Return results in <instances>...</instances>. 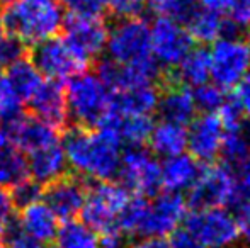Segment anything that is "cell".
<instances>
[{"label":"cell","instance_id":"obj_30","mask_svg":"<svg viewBox=\"0 0 250 248\" xmlns=\"http://www.w3.org/2000/svg\"><path fill=\"white\" fill-rule=\"evenodd\" d=\"M27 175V160L14 146L0 148V187L7 189L16 186Z\"/></svg>","mask_w":250,"mask_h":248},{"label":"cell","instance_id":"obj_49","mask_svg":"<svg viewBox=\"0 0 250 248\" xmlns=\"http://www.w3.org/2000/svg\"><path fill=\"white\" fill-rule=\"evenodd\" d=\"M12 0H0V7H7Z\"/></svg>","mask_w":250,"mask_h":248},{"label":"cell","instance_id":"obj_48","mask_svg":"<svg viewBox=\"0 0 250 248\" xmlns=\"http://www.w3.org/2000/svg\"><path fill=\"white\" fill-rule=\"evenodd\" d=\"M5 26H3V20H2V14H0V39L5 36Z\"/></svg>","mask_w":250,"mask_h":248},{"label":"cell","instance_id":"obj_26","mask_svg":"<svg viewBox=\"0 0 250 248\" xmlns=\"http://www.w3.org/2000/svg\"><path fill=\"white\" fill-rule=\"evenodd\" d=\"M3 78L7 80L10 89L17 94V97L22 102L29 99L36 92L38 87L41 85V82H43V75L38 72V68L29 58H22L21 61L14 63L9 68H5Z\"/></svg>","mask_w":250,"mask_h":248},{"label":"cell","instance_id":"obj_44","mask_svg":"<svg viewBox=\"0 0 250 248\" xmlns=\"http://www.w3.org/2000/svg\"><path fill=\"white\" fill-rule=\"evenodd\" d=\"M179 0H146V5L158 16H170Z\"/></svg>","mask_w":250,"mask_h":248},{"label":"cell","instance_id":"obj_38","mask_svg":"<svg viewBox=\"0 0 250 248\" xmlns=\"http://www.w3.org/2000/svg\"><path fill=\"white\" fill-rule=\"evenodd\" d=\"M146 7V0H107V10L118 20L140 17Z\"/></svg>","mask_w":250,"mask_h":248},{"label":"cell","instance_id":"obj_34","mask_svg":"<svg viewBox=\"0 0 250 248\" xmlns=\"http://www.w3.org/2000/svg\"><path fill=\"white\" fill-rule=\"evenodd\" d=\"M70 17H102L107 12V0H58Z\"/></svg>","mask_w":250,"mask_h":248},{"label":"cell","instance_id":"obj_41","mask_svg":"<svg viewBox=\"0 0 250 248\" xmlns=\"http://www.w3.org/2000/svg\"><path fill=\"white\" fill-rule=\"evenodd\" d=\"M233 100L245 117H250V72L235 85Z\"/></svg>","mask_w":250,"mask_h":248},{"label":"cell","instance_id":"obj_27","mask_svg":"<svg viewBox=\"0 0 250 248\" xmlns=\"http://www.w3.org/2000/svg\"><path fill=\"white\" fill-rule=\"evenodd\" d=\"M192 41L198 43H214L216 39L223 38L225 20L221 14L204 9L203 5L196 10V14L184 24Z\"/></svg>","mask_w":250,"mask_h":248},{"label":"cell","instance_id":"obj_3","mask_svg":"<svg viewBox=\"0 0 250 248\" xmlns=\"http://www.w3.org/2000/svg\"><path fill=\"white\" fill-rule=\"evenodd\" d=\"M68 121L82 128H96L111 107V90L94 72H82L65 89Z\"/></svg>","mask_w":250,"mask_h":248},{"label":"cell","instance_id":"obj_36","mask_svg":"<svg viewBox=\"0 0 250 248\" xmlns=\"http://www.w3.org/2000/svg\"><path fill=\"white\" fill-rule=\"evenodd\" d=\"M27 48L29 46H26L16 36L5 34L0 39V68H9L10 65L21 61L22 58H27V53H29Z\"/></svg>","mask_w":250,"mask_h":248},{"label":"cell","instance_id":"obj_24","mask_svg":"<svg viewBox=\"0 0 250 248\" xmlns=\"http://www.w3.org/2000/svg\"><path fill=\"white\" fill-rule=\"evenodd\" d=\"M148 143L151 152L158 156L170 158V156L181 155L188 148V129L186 126L160 121L158 124H153Z\"/></svg>","mask_w":250,"mask_h":248},{"label":"cell","instance_id":"obj_4","mask_svg":"<svg viewBox=\"0 0 250 248\" xmlns=\"http://www.w3.org/2000/svg\"><path fill=\"white\" fill-rule=\"evenodd\" d=\"M105 53L107 60L118 65L140 68L158 66L151 57L150 24L142 17L118 20L107 33Z\"/></svg>","mask_w":250,"mask_h":248},{"label":"cell","instance_id":"obj_47","mask_svg":"<svg viewBox=\"0 0 250 248\" xmlns=\"http://www.w3.org/2000/svg\"><path fill=\"white\" fill-rule=\"evenodd\" d=\"M240 170H242V184H244L245 189L250 192V156L244 162Z\"/></svg>","mask_w":250,"mask_h":248},{"label":"cell","instance_id":"obj_10","mask_svg":"<svg viewBox=\"0 0 250 248\" xmlns=\"http://www.w3.org/2000/svg\"><path fill=\"white\" fill-rule=\"evenodd\" d=\"M209 55L211 78L221 89H233L250 72L249 48L240 38H220L213 43Z\"/></svg>","mask_w":250,"mask_h":248},{"label":"cell","instance_id":"obj_6","mask_svg":"<svg viewBox=\"0 0 250 248\" xmlns=\"http://www.w3.org/2000/svg\"><path fill=\"white\" fill-rule=\"evenodd\" d=\"M186 229L204 248H235L240 240L237 218L225 208H201L186 214Z\"/></svg>","mask_w":250,"mask_h":248},{"label":"cell","instance_id":"obj_25","mask_svg":"<svg viewBox=\"0 0 250 248\" xmlns=\"http://www.w3.org/2000/svg\"><path fill=\"white\" fill-rule=\"evenodd\" d=\"M174 80L188 89H194L203 83L209 82V55L203 48H191L188 55L175 66Z\"/></svg>","mask_w":250,"mask_h":248},{"label":"cell","instance_id":"obj_32","mask_svg":"<svg viewBox=\"0 0 250 248\" xmlns=\"http://www.w3.org/2000/svg\"><path fill=\"white\" fill-rule=\"evenodd\" d=\"M233 209V214L237 218L238 233H240V240H244L245 247L250 248V192L242 184V189L235 201L230 206Z\"/></svg>","mask_w":250,"mask_h":248},{"label":"cell","instance_id":"obj_17","mask_svg":"<svg viewBox=\"0 0 250 248\" xmlns=\"http://www.w3.org/2000/svg\"><path fill=\"white\" fill-rule=\"evenodd\" d=\"M155 111L162 121L186 126L196 117L198 107L194 104L192 90L177 83L170 75H167L164 90L158 92V102Z\"/></svg>","mask_w":250,"mask_h":248},{"label":"cell","instance_id":"obj_18","mask_svg":"<svg viewBox=\"0 0 250 248\" xmlns=\"http://www.w3.org/2000/svg\"><path fill=\"white\" fill-rule=\"evenodd\" d=\"M60 129L34 116H19L12 121V146L21 153H34L60 141Z\"/></svg>","mask_w":250,"mask_h":248},{"label":"cell","instance_id":"obj_1","mask_svg":"<svg viewBox=\"0 0 250 248\" xmlns=\"http://www.w3.org/2000/svg\"><path fill=\"white\" fill-rule=\"evenodd\" d=\"M68 169L79 177L92 180H111L118 175L123 156V145L112 133L102 128L72 126L63 136Z\"/></svg>","mask_w":250,"mask_h":248},{"label":"cell","instance_id":"obj_7","mask_svg":"<svg viewBox=\"0 0 250 248\" xmlns=\"http://www.w3.org/2000/svg\"><path fill=\"white\" fill-rule=\"evenodd\" d=\"M29 60L34 63L41 75L55 82L73 78L79 73L85 72L87 66L90 65L66 43L65 38L58 36L33 46Z\"/></svg>","mask_w":250,"mask_h":248},{"label":"cell","instance_id":"obj_21","mask_svg":"<svg viewBox=\"0 0 250 248\" xmlns=\"http://www.w3.org/2000/svg\"><path fill=\"white\" fill-rule=\"evenodd\" d=\"M17 225L21 226V229L26 235L46 245V243H51L55 240L56 231L60 228V219L48 208L46 202L38 201L21 209Z\"/></svg>","mask_w":250,"mask_h":248},{"label":"cell","instance_id":"obj_43","mask_svg":"<svg viewBox=\"0 0 250 248\" xmlns=\"http://www.w3.org/2000/svg\"><path fill=\"white\" fill-rule=\"evenodd\" d=\"M128 248H168V242L158 236H140Z\"/></svg>","mask_w":250,"mask_h":248},{"label":"cell","instance_id":"obj_23","mask_svg":"<svg viewBox=\"0 0 250 248\" xmlns=\"http://www.w3.org/2000/svg\"><path fill=\"white\" fill-rule=\"evenodd\" d=\"M199 172V162L191 155L181 153L165 158V162L162 163V187H165L168 192L181 194L192 187Z\"/></svg>","mask_w":250,"mask_h":248},{"label":"cell","instance_id":"obj_20","mask_svg":"<svg viewBox=\"0 0 250 248\" xmlns=\"http://www.w3.org/2000/svg\"><path fill=\"white\" fill-rule=\"evenodd\" d=\"M26 160L27 175L43 187L68 173V162H66L65 152H63V146L60 141L53 143L46 148L38 150L34 153H29Z\"/></svg>","mask_w":250,"mask_h":248},{"label":"cell","instance_id":"obj_40","mask_svg":"<svg viewBox=\"0 0 250 248\" xmlns=\"http://www.w3.org/2000/svg\"><path fill=\"white\" fill-rule=\"evenodd\" d=\"M16 209L10 192L0 187V236L16 223Z\"/></svg>","mask_w":250,"mask_h":248},{"label":"cell","instance_id":"obj_42","mask_svg":"<svg viewBox=\"0 0 250 248\" xmlns=\"http://www.w3.org/2000/svg\"><path fill=\"white\" fill-rule=\"evenodd\" d=\"M168 248H204L188 229H175L168 240Z\"/></svg>","mask_w":250,"mask_h":248},{"label":"cell","instance_id":"obj_12","mask_svg":"<svg viewBox=\"0 0 250 248\" xmlns=\"http://www.w3.org/2000/svg\"><path fill=\"white\" fill-rule=\"evenodd\" d=\"M184 197L177 192H164L155 195L151 201L146 199L145 212H143L142 225H140L138 236H158L165 238L172 235L179 228L186 218Z\"/></svg>","mask_w":250,"mask_h":248},{"label":"cell","instance_id":"obj_37","mask_svg":"<svg viewBox=\"0 0 250 248\" xmlns=\"http://www.w3.org/2000/svg\"><path fill=\"white\" fill-rule=\"evenodd\" d=\"M225 12L228 14V24L237 33L250 29V0H230Z\"/></svg>","mask_w":250,"mask_h":248},{"label":"cell","instance_id":"obj_31","mask_svg":"<svg viewBox=\"0 0 250 248\" xmlns=\"http://www.w3.org/2000/svg\"><path fill=\"white\" fill-rule=\"evenodd\" d=\"M192 97H194L196 107L203 111V113H216L227 102L225 90L221 87H218L214 82L213 83L206 82L199 87H194Z\"/></svg>","mask_w":250,"mask_h":248},{"label":"cell","instance_id":"obj_13","mask_svg":"<svg viewBox=\"0 0 250 248\" xmlns=\"http://www.w3.org/2000/svg\"><path fill=\"white\" fill-rule=\"evenodd\" d=\"M109 27L102 17H70L63 24L65 41L89 63L105 51Z\"/></svg>","mask_w":250,"mask_h":248},{"label":"cell","instance_id":"obj_9","mask_svg":"<svg viewBox=\"0 0 250 248\" xmlns=\"http://www.w3.org/2000/svg\"><path fill=\"white\" fill-rule=\"evenodd\" d=\"M118 175L121 186L140 197H150L162 187V163L148 150L142 146H129L123 152Z\"/></svg>","mask_w":250,"mask_h":248},{"label":"cell","instance_id":"obj_15","mask_svg":"<svg viewBox=\"0 0 250 248\" xmlns=\"http://www.w3.org/2000/svg\"><path fill=\"white\" fill-rule=\"evenodd\" d=\"M87 184L79 175H63L62 179L48 184L43 191V201L55 212L60 221L75 219L82 211L85 201Z\"/></svg>","mask_w":250,"mask_h":248},{"label":"cell","instance_id":"obj_45","mask_svg":"<svg viewBox=\"0 0 250 248\" xmlns=\"http://www.w3.org/2000/svg\"><path fill=\"white\" fill-rule=\"evenodd\" d=\"M12 146V121L0 119V148Z\"/></svg>","mask_w":250,"mask_h":248},{"label":"cell","instance_id":"obj_39","mask_svg":"<svg viewBox=\"0 0 250 248\" xmlns=\"http://www.w3.org/2000/svg\"><path fill=\"white\" fill-rule=\"evenodd\" d=\"M2 236H3V245L7 248H46V245H43V243L31 238L29 235H26L21 229V226L17 225V221Z\"/></svg>","mask_w":250,"mask_h":248},{"label":"cell","instance_id":"obj_28","mask_svg":"<svg viewBox=\"0 0 250 248\" xmlns=\"http://www.w3.org/2000/svg\"><path fill=\"white\" fill-rule=\"evenodd\" d=\"M220 155L228 167L240 169L244 165V162L250 156V126L247 121L237 128L225 131Z\"/></svg>","mask_w":250,"mask_h":248},{"label":"cell","instance_id":"obj_19","mask_svg":"<svg viewBox=\"0 0 250 248\" xmlns=\"http://www.w3.org/2000/svg\"><path fill=\"white\" fill-rule=\"evenodd\" d=\"M96 128H102L105 131L112 133L121 141V145L142 146L148 141L150 133L153 129V121H151V116L119 114L109 109Z\"/></svg>","mask_w":250,"mask_h":248},{"label":"cell","instance_id":"obj_8","mask_svg":"<svg viewBox=\"0 0 250 248\" xmlns=\"http://www.w3.org/2000/svg\"><path fill=\"white\" fill-rule=\"evenodd\" d=\"M240 187L242 182L228 165H208L201 169L196 182L189 189V202L194 209L230 206Z\"/></svg>","mask_w":250,"mask_h":248},{"label":"cell","instance_id":"obj_22","mask_svg":"<svg viewBox=\"0 0 250 248\" xmlns=\"http://www.w3.org/2000/svg\"><path fill=\"white\" fill-rule=\"evenodd\" d=\"M158 92L153 83L135 85L128 89L111 92V107L114 113L119 114H143L150 116L155 113L158 102Z\"/></svg>","mask_w":250,"mask_h":248},{"label":"cell","instance_id":"obj_50","mask_svg":"<svg viewBox=\"0 0 250 248\" xmlns=\"http://www.w3.org/2000/svg\"><path fill=\"white\" fill-rule=\"evenodd\" d=\"M247 48H249V53H250V29H249V39H247Z\"/></svg>","mask_w":250,"mask_h":248},{"label":"cell","instance_id":"obj_11","mask_svg":"<svg viewBox=\"0 0 250 248\" xmlns=\"http://www.w3.org/2000/svg\"><path fill=\"white\" fill-rule=\"evenodd\" d=\"M151 57L160 68H175L191 51L192 39L188 29L170 16H158L150 26Z\"/></svg>","mask_w":250,"mask_h":248},{"label":"cell","instance_id":"obj_29","mask_svg":"<svg viewBox=\"0 0 250 248\" xmlns=\"http://www.w3.org/2000/svg\"><path fill=\"white\" fill-rule=\"evenodd\" d=\"M53 242L56 248H99V235L85 223L68 219L60 225Z\"/></svg>","mask_w":250,"mask_h":248},{"label":"cell","instance_id":"obj_5","mask_svg":"<svg viewBox=\"0 0 250 248\" xmlns=\"http://www.w3.org/2000/svg\"><path fill=\"white\" fill-rule=\"evenodd\" d=\"M129 192L121 184L111 180H97L87 186L85 201H83L82 223L92 228L97 235L118 229L119 216L129 201Z\"/></svg>","mask_w":250,"mask_h":248},{"label":"cell","instance_id":"obj_14","mask_svg":"<svg viewBox=\"0 0 250 248\" xmlns=\"http://www.w3.org/2000/svg\"><path fill=\"white\" fill-rule=\"evenodd\" d=\"M225 129L218 114L203 113L189 123L188 148L198 162L211 163L220 156Z\"/></svg>","mask_w":250,"mask_h":248},{"label":"cell","instance_id":"obj_33","mask_svg":"<svg viewBox=\"0 0 250 248\" xmlns=\"http://www.w3.org/2000/svg\"><path fill=\"white\" fill-rule=\"evenodd\" d=\"M43 191H44V187L41 186V184H38L36 180H33L31 177H26L24 180H21L16 186L10 187L9 192L14 201V206L22 209V208H26V206L41 201V199H43Z\"/></svg>","mask_w":250,"mask_h":248},{"label":"cell","instance_id":"obj_35","mask_svg":"<svg viewBox=\"0 0 250 248\" xmlns=\"http://www.w3.org/2000/svg\"><path fill=\"white\" fill-rule=\"evenodd\" d=\"M22 116V100L10 89L3 75H0V119L14 121Z\"/></svg>","mask_w":250,"mask_h":248},{"label":"cell","instance_id":"obj_46","mask_svg":"<svg viewBox=\"0 0 250 248\" xmlns=\"http://www.w3.org/2000/svg\"><path fill=\"white\" fill-rule=\"evenodd\" d=\"M228 2H230V0H199V3L204 7V9L213 10V12H218V14L227 10Z\"/></svg>","mask_w":250,"mask_h":248},{"label":"cell","instance_id":"obj_16","mask_svg":"<svg viewBox=\"0 0 250 248\" xmlns=\"http://www.w3.org/2000/svg\"><path fill=\"white\" fill-rule=\"evenodd\" d=\"M26 102L34 117L55 126L56 129H63L68 124L65 87L62 85V82L48 78L43 80Z\"/></svg>","mask_w":250,"mask_h":248},{"label":"cell","instance_id":"obj_2","mask_svg":"<svg viewBox=\"0 0 250 248\" xmlns=\"http://www.w3.org/2000/svg\"><path fill=\"white\" fill-rule=\"evenodd\" d=\"M3 9L5 33L31 48L58 36L65 24V10L58 0H12Z\"/></svg>","mask_w":250,"mask_h":248}]
</instances>
